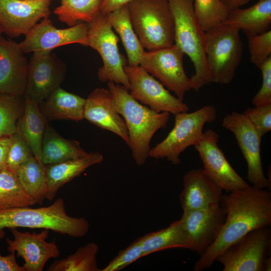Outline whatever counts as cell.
Segmentation results:
<instances>
[{"mask_svg": "<svg viewBox=\"0 0 271 271\" xmlns=\"http://www.w3.org/2000/svg\"><path fill=\"white\" fill-rule=\"evenodd\" d=\"M222 194L219 205L225 220L213 243L200 256L195 271L210 268L228 247L252 230L271 224V193L250 186Z\"/></svg>", "mask_w": 271, "mask_h": 271, "instance_id": "obj_1", "label": "cell"}, {"mask_svg": "<svg viewBox=\"0 0 271 271\" xmlns=\"http://www.w3.org/2000/svg\"><path fill=\"white\" fill-rule=\"evenodd\" d=\"M107 86L115 106L125 122L132 157L138 165L142 166L149 157L153 137L159 129L166 128L170 113L157 112L141 104L122 85L107 82Z\"/></svg>", "mask_w": 271, "mask_h": 271, "instance_id": "obj_2", "label": "cell"}, {"mask_svg": "<svg viewBox=\"0 0 271 271\" xmlns=\"http://www.w3.org/2000/svg\"><path fill=\"white\" fill-rule=\"evenodd\" d=\"M29 207L0 209V239L5 236V229L17 227L47 229L77 238L84 237L88 232V221L82 217L69 216L63 198L47 207Z\"/></svg>", "mask_w": 271, "mask_h": 271, "instance_id": "obj_3", "label": "cell"}, {"mask_svg": "<svg viewBox=\"0 0 271 271\" xmlns=\"http://www.w3.org/2000/svg\"><path fill=\"white\" fill-rule=\"evenodd\" d=\"M175 22L174 43L191 59L195 73L192 89L198 91L211 83L207 64L206 33L198 21L193 0H169Z\"/></svg>", "mask_w": 271, "mask_h": 271, "instance_id": "obj_4", "label": "cell"}, {"mask_svg": "<svg viewBox=\"0 0 271 271\" xmlns=\"http://www.w3.org/2000/svg\"><path fill=\"white\" fill-rule=\"evenodd\" d=\"M127 6L144 48L151 51L174 44L175 22L169 0H131Z\"/></svg>", "mask_w": 271, "mask_h": 271, "instance_id": "obj_5", "label": "cell"}, {"mask_svg": "<svg viewBox=\"0 0 271 271\" xmlns=\"http://www.w3.org/2000/svg\"><path fill=\"white\" fill-rule=\"evenodd\" d=\"M240 29L222 23L205 32L206 54L211 83L229 84L243 55Z\"/></svg>", "mask_w": 271, "mask_h": 271, "instance_id": "obj_6", "label": "cell"}, {"mask_svg": "<svg viewBox=\"0 0 271 271\" xmlns=\"http://www.w3.org/2000/svg\"><path fill=\"white\" fill-rule=\"evenodd\" d=\"M175 116L173 128L161 142L151 149L149 157L166 159L177 165L181 163V154L201 139L204 125L216 120L217 111L214 106L207 105L195 111L180 112Z\"/></svg>", "mask_w": 271, "mask_h": 271, "instance_id": "obj_7", "label": "cell"}, {"mask_svg": "<svg viewBox=\"0 0 271 271\" xmlns=\"http://www.w3.org/2000/svg\"><path fill=\"white\" fill-rule=\"evenodd\" d=\"M87 24V46L97 51L103 62L97 72L98 79L102 82L122 85L129 90L130 84L124 71L127 60L119 51L118 38L107 15L99 13Z\"/></svg>", "mask_w": 271, "mask_h": 271, "instance_id": "obj_8", "label": "cell"}, {"mask_svg": "<svg viewBox=\"0 0 271 271\" xmlns=\"http://www.w3.org/2000/svg\"><path fill=\"white\" fill-rule=\"evenodd\" d=\"M271 249L268 226L251 231L224 250L216 259L223 271H263Z\"/></svg>", "mask_w": 271, "mask_h": 271, "instance_id": "obj_9", "label": "cell"}, {"mask_svg": "<svg viewBox=\"0 0 271 271\" xmlns=\"http://www.w3.org/2000/svg\"><path fill=\"white\" fill-rule=\"evenodd\" d=\"M184 53L176 44L145 52L140 65L183 101L192 89V82L184 69Z\"/></svg>", "mask_w": 271, "mask_h": 271, "instance_id": "obj_10", "label": "cell"}, {"mask_svg": "<svg viewBox=\"0 0 271 271\" xmlns=\"http://www.w3.org/2000/svg\"><path fill=\"white\" fill-rule=\"evenodd\" d=\"M130 84V94L141 104L157 112L176 114L187 112V104L171 94L169 90L140 65L124 66Z\"/></svg>", "mask_w": 271, "mask_h": 271, "instance_id": "obj_11", "label": "cell"}, {"mask_svg": "<svg viewBox=\"0 0 271 271\" xmlns=\"http://www.w3.org/2000/svg\"><path fill=\"white\" fill-rule=\"evenodd\" d=\"M222 125L234 136L247 166V179L252 186L270 189V183L263 171L260 144L261 137L243 114L235 111L224 116Z\"/></svg>", "mask_w": 271, "mask_h": 271, "instance_id": "obj_12", "label": "cell"}, {"mask_svg": "<svg viewBox=\"0 0 271 271\" xmlns=\"http://www.w3.org/2000/svg\"><path fill=\"white\" fill-rule=\"evenodd\" d=\"M225 220V213L219 205L183 211L180 221L185 236L186 249L202 254L215 241Z\"/></svg>", "mask_w": 271, "mask_h": 271, "instance_id": "obj_13", "label": "cell"}, {"mask_svg": "<svg viewBox=\"0 0 271 271\" xmlns=\"http://www.w3.org/2000/svg\"><path fill=\"white\" fill-rule=\"evenodd\" d=\"M218 133L208 129L204 131L201 139L194 146L203 163V170L227 193L249 187L227 160L218 146Z\"/></svg>", "mask_w": 271, "mask_h": 271, "instance_id": "obj_14", "label": "cell"}, {"mask_svg": "<svg viewBox=\"0 0 271 271\" xmlns=\"http://www.w3.org/2000/svg\"><path fill=\"white\" fill-rule=\"evenodd\" d=\"M87 32L86 23H79L66 29H57L48 17H46L28 31L24 40L18 45L24 53L52 51L55 48L70 44L87 46Z\"/></svg>", "mask_w": 271, "mask_h": 271, "instance_id": "obj_15", "label": "cell"}, {"mask_svg": "<svg viewBox=\"0 0 271 271\" xmlns=\"http://www.w3.org/2000/svg\"><path fill=\"white\" fill-rule=\"evenodd\" d=\"M65 70L50 51L33 52L28 65L25 95L38 104L60 86Z\"/></svg>", "mask_w": 271, "mask_h": 271, "instance_id": "obj_16", "label": "cell"}, {"mask_svg": "<svg viewBox=\"0 0 271 271\" xmlns=\"http://www.w3.org/2000/svg\"><path fill=\"white\" fill-rule=\"evenodd\" d=\"M13 239L6 238L8 250L17 252V256L24 260L26 271H42L46 263L52 258H58L60 250L55 240L49 242V229H43L40 233L21 232L17 228L10 229Z\"/></svg>", "mask_w": 271, "mask_h": 271, "instance_id": "obj_17", "label": "cell"}, {"mask_svg": "<svg viewBox=\"0 0 271 271\" xmlns=\"http://www.w3.org/2000/svg\"><path fill=\"white\" fill-rule=\"evenodd\" d=\"M52 0H0V24L9 37L25 35L39 20L49 17Z\"/></svg>", "mask_w": 271, "mask_h": 271, "instance_id": "obj_18", "label": "cell"}, {"mask_svg": "<svg viewBox=\"0 0 271 271\" xmlns=\"http://www.w3.org/2000/svg\"><path fill=\"white\" fill-rule=\"evenodd\" d=\"M84 118L121 138L128 146L129 139L125 122L118 113L108 89L97 88L86 98Z\"/></svg>", "mask_w": 271, "mask_h": 271, "instance_id": "obj_19", "label": "cell"}, {"mask_svg": "<svg viewBox=\"0 0 271 271\" xmlns=\"http://www.w3.org/2000/svg\"><path fill=\"white\" fill-rule=\"evenodd\" d=\"M18 43L0 40V93L23 96L29 62Z\"/></svg>", "mask_w": 271, "mask_h": 271, "instance_id": "obj_20", "label": "cell"}, {"mask_svg": "<svg viewBox=\"0 0 271 271\" xmlns=\"http://www.w3.org/2000/svg\"><path fill=\"white\" fill-rule=\"evenodd\" d=\"M180 202L183 211L203 209L219 205L223 189L203 169H194L183 177Z\"/></svg>", "mask_w": 271, "mask_h": 271, "instance_id": "obj_21", "label": "cell"}, {"mask_svg": "<svg viewBox=\"0 0 271 271\" xmlns=\"http://www.w3.org/2000/svg\"><path fill=\"white\" fill-rule=\"evenodd\" d=\"M103 158L101 153L94 152L88 153L82 157L45 165L48 187L47 199L52 200L61 187L79 176L89 167L101 163Z\"/></svg>", "mask_w": 271, "mask_h": 271, "instance_id": "obj_22", "label": "cell"}, {"mask_svg": "<svg viewBox=\"0 0 271 271\" xmlns=\"http://www.w3.org/2000/svg\"><path fill=\"white\" fill-rule=\"evenodd\" d=\"M86 99L61 88H56L39 104L41 112L49 122L56 120H83Z\"/></svg>", "mask_w": 271, "mask_h": 271, "instance_id": "obj_23", "label": "cell"}, {"mask_svg": "<svg viewBox=\"0 0 271 271\" xmlns=\"http://www.w3.org/2000/svg\"><path fill=\"white\" fill-rule=\"evenodd\" d=\"M24 109L16 125V131L27 142L34 156L42 165L41 148L46 125L49 122L40 111L39 104L24 95Z\"/></svg>", "mask_w": 271, "mask_h": 271, "instance_id": "obj_24", "label": "cell"}, {"mask_svg": "<svg viewBox=\"0 0 271 271\" xmlns=\"http://www.w3.org/2000/svg\"><path fill=\"white\" fill-rule=\"evenodd\" d=\"M223 23L238 27L247 37L266 32L271 26V0H259L247 8L230 10Z\"/></svg>", "mask_w": 271, "mask_h": 271, "instance_id": "obj_25", "label": "cell"}, {"mask_svg": "<svg viewBox=\"0 0 271 271\" xmlns=\"http://www.w3.org/2000/svg\"><path fill=\"white\" fill-rule=\"evenodd\" d=\"M87 153L78 141L61 137L48 122L41 148L42 162L44 166L82 157Z\"/></svg>", "mask_w": 271, "mask_h": 271, "instance_id": "obj_26", "label": "cell"}, {"mask_svg": "<svg viewBox=\"0 0 271 271\" xmlns=\"http://www.w3.org/2000/svg\"><path fill=\"white\" fill-rule=\"evenodd\" d=\"M112 29L119 35L127 55V65H140L145 51L132 26L127 5L107 15Z\"/></svg>", "mask_w": 271, "mask_h": 271, "instance_id": "obj_27", "label": "cell"}, {"mask_svg": "<svg viewBox=\"0 0 271 271\" xmlns=\"http://www.w3.org/2000/svg\"><path fill=\"white\" fill-rule=\"evenodd\" d=\"M16 173L26 193L36 203L42 205L48 192L45 166L32 156L19 167Z\"/></svg>", "mask_w": 271, "mask_h": 271, "instance_id": "obj_28", "label": "cell"}, {"mask_svg": "<svg viewBox=\"0 0 271 271\" xmlns=\"http://www.w3.org/2000/svg\"><path fill=\"white\" fill-rule=\"evenodd\" d=\"M142 247L143 257L165 249H186L185 236L180 219L173 221L166 228L142 236Z\"/></svg>", "mask_w": 271, "mask_h": 271, "instance_id": "obj_29", "label": "cell"}, {"mask_svg": "<svg viewBox=\"0 0 271 271\" xmlns=\"http://www.w3.org/2000/svg\"><path fill=\"white\" fill-rule=\"evenodd\" d=\"M101 0H60L53 12L69 27L79 22L90 23L100 13Z\"/></svg>", "mask_w": 271, "mask_h": 271, "instance_id": "obj_30", "label": "cell"}, {"mask_svg": "<svg viewBox=\"0 0 271 271\" xmlns=\"http://www.w3.org/2000/svg\"><path fill=\"white\" fill-rule=\"evenodd\" d=\"M98 245L91 242L79 247L69 256L55 260L48 271H101L97 266L96 255Z\"/></svg>", "mask_w": 271, "mask_h": 271, "instance_id": "obj_31", "label": "cell"}, {"mask_svg": "<svg viewBox=\"0 0 271 271\" xmlns=\"http://www.w3.org/2000/svg\"><path fill=\"white\" fill-rule=\"evenodd\" d=\"M35 204L21 187L16 173L6 169L0 172V209L31 206Z\"/></svg>", "mask_w": 271, "mask_h": 271, "instance_id": "obj_32", "label": "cell"}, {"mask_svg": "<svg viewBox=\"0 0 271 271\" xmlns=\"http://www.w3.org/2000/svg\"><path fill=\"white\" fill-rule=\"evenodd\" d=\"M24 109L23 96L0 93V139L16 132L17 122Z\"/></svg>", "mask_w": 271, "mask_h": 271, "instance_id": "obj_33", "label": "cell"}, {"mask_svg": "<svg viewBox=\"0 0 271 271\" xmlns=\"http://www.w3.org/2000/svg\"><path fill=\"white\" fill-rule=\"evenodd\" d=\"M193 7L195 16L205 32L222 23L230 12L221 0H193Z\"/></svg>", "mask_w": 271, "mask_h": 271, "instance_id": "obj_34", "label": "cell"}, {"mask_svg": "<svg viewBox=\"0 0 271 271\" xmlns=\"http://www.w3.org/2000/svg\"><path fill=\"white\" fill-rule=\"evenodd\" d=\"M10 137L6 169L16 173L19 167L34 155L30 146L18 133L16 132Z\"/></svg>", "mask_w": 271, "mask_h": 271, "instance_id": "obj_35", "label": "cell"}, {"mask_svg": "<svg viewBox=\"0 0 271 271\" xmlns=\"http://www.w3.org/2000/svg\"><path fill=\"white\" fill-rule=\"evenodd\" d=\"M247 38L250 61L259 68L271 56V30Z\"/></svg>", "mask_w": 271, "mask_h": 271, "instance_id": "obj_36", "label": "cell"}, {"mask_svg": "<svg viewBox=\"0 0 271 271\" xmlns=\"http://www.w3.org/2000/svg\"><path fill=\"white\" fill-rule=\"evenodd\" d=\"M143 257L142 237L138 238L128 246L121 250L101 271L120 270Z\"/></svg>", "mask_w": 271, "mask_h": 271, "instance_id": "obj_37", "label": "cell"}, {"mask_svg": "<svg viewBox=\"0 0 271 271\" xmlns=\"http://www.w3.org/2000/svg\"><path fill=\"white\" fill-rule=\"evenodd\" d=\"M262 137L271 130V104L248 107L242 113Z\"/></svg>", "mask_w": 271, "mask_h": 271, "instance_id": "obj_38", "label": "cell"}, {"mask_svg": "<svg viewBox=\"0 0 271 271\" xmlns=\"http://www.w3.org/2000/svg\"><path fill=\"white\" fill-rule=\"evenodd\" d=\"M261 73V87L252 99L254 106L271 104V56L258 68Z\"/></svg>", "mask_w": 271, "mask_h": 271, "instance_id": "obj_39", "label": "cell"}, {"mask_svg": "<svg viewBox=\"0 0 271 271\" xmlns=\"http://www.w3.org/2000/svg\"><path fill=\"white\" fill-rule=\"evenodd\" d=\"M0 271H26L17 262L15 253L3 256L0 253Z\"/></svg>", "mask_w": 271, "mask_h": 271, "instance_id": "obj_40", "label": "cell"}, {"mask_svg": "<svg viewBox=\"0 0 271 271\" xmlns=\"http://www.w3.org/2000/svg\"><path fill=\"white\" fill-rule=\"evenodd\" d=\"M131 0H101L100 14L106 16L115 10L126 5Z\"/></svg>", "mask_w": 271, "mask_h": 271, "instance_id": "obj_41", "label": "cell"}, {"mask_svg": "<svg viewBox=\"0 0 271 271\" xmlns=\"http://www.w3.org/2000/svg\"><path fill=\"white\" fill-rule=\"evenodd\" d=\"M10 144V137H5L0 139V172L6 168L7 159Z\"/></svg>", "mask_w": 271, "mask_h": 271, "instance_id": "obj_42", "label": "cell"}, {"mask_svg": "<svg viewBox=\"0 0 271 271\" xmlns=\"http://www.w3.org/2000/svg\"><path fill=\"white\" fill-rule=\"evenodd\" d=\"M229 10H232L242 6L243 0H221Z\"/></svg>", "mask_w": 271, "mask_h": 271, "instance_id": "obj_43", "label": "cell"}, {"mask_svg": "<svg viewBox=\"0 0 271 271\" xmlns=\"http://www.w3.org/2000/svg\"><path fill=\"white\" fill-rule=\"evenodd\" d=\"M271 257H267L264 261L263 271H270L271 269Z\"/></svg>", "mask_w": 271, "mask_h": 271, "instance_id": "obj_44", "label": "cell"}, {"mask_svg": "<svg viewBox=\"0 0 271 271\" xmlns=\"http://www.w3.org/2000/svg\"><path fill=\"white\" fill-rule=\"evenodd\" d=\"M4 33L3 29L0 24V40L3 38L2 34Z\"/></svg>", "mask_w": 271, "mask_h": 271, "instance_id": "obj_45", "label": "cell"}, {"mask_svg": "<svg viewBox=\"0 0 271 271\" xmlns=\"http://www.w3.org/2000/svg\"><path fill=\"white\" fill-rule=\"evenodd\" d=\"M252 1H253V0H243L242 3V6L245 5Z\"/></svg>", "mask_w": 271, "mask_h": 271, "instance_id": "obj_46", "label": "cell"}, {"mask_svg": "<svg viewBox=\"0 0 271 271\" xmlns=\"http://www.w3.org/2000/svg\"><path fill=\"white\" fill-rule=\"evenodd\" d=\"M27 1H36V0H27Z\"/></svg>", "mask_w": 271, "mask_h": 271, "instance_id": "obj_47", "label": "cell"}]
</instances>
